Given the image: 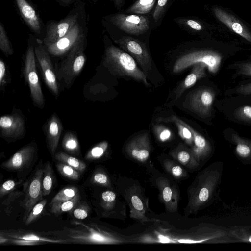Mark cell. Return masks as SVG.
I'll use <instances>...</instances> for the list:
<instances>
[{
	"label": "cell",
	"mask_w": 251,
	"mask_h": 251,
	"mask_svg": "<svg viewBox=\"0 0 251 251\" xmlns=\"http://www.w3.org/2000/svg\"><path fill=\"white\" fill-rule=\"evenodd\" d=\"M84 35L76 23L64 36L57 41L45 46L49 53L54 56H61L69 51L77 41Z\"/></svg>",
	"instance_id": "13"
},
{
	"label": "cell",
	"mask_w": 251,
	"mask_h": 251,
	"mask_svg": "<svg viewBox=\"0 0 251 251\" xmlns=\"http://www.w3.org/2000/svg\"><path fill=\"white\" fill-rule=\"evenodd\" d=\"M56 167L63 176L73 180H77L79 179L80 173L72 167L60 162L56 164Z\"/></svg>",
	"instance_id": "35"
},
{
	"label": "cell",
	"mask_w": 251,
	"mask_h": 251,
	"mask_svg": "<svg viewBox=\"0 0 251 251\" xmlns=\"http://www.w3.org/2000/svg\"><path fill=\"white\" fill-rule=\"evenodd\" d=\"M129 205L130 216L142 222L147 221L148 218L145 215L143 203L140 197L136 194L130 195Z\"/></svg>",
	"instance_id": "26"
},
{
	"label": "cell",
	"mask_w": 251,
	"mask_h": 251,
	"mask_svg": "<svg viewBox=\"0 0 251 251\" xmlns=\"http://www.w3.org/2000/svg\"><path fill=\"white\" fill-rule=\"evenodd\" d=\"M34 51L46 85L53 95L57 97L59 94V87L49 53L41 42L35 46Z\"/></svg>",
	"instance_id": "11"
},
{
	"label": "cell",
	"mask_w": 251,
	"mask_h": 251,
	"mask_svg": "<svg viewBox=\"0 0 251 251\" xmlns=\"http://www.w3.org/2000/svg\"><path fill=\"white\" fill-rule=\"evenodd\" d=\"M108 20L121 30L134 35L144 33L150 26L149 18L141 15L113 14L109 17Z\"/></svg>",
	"instance_id": "7"
},
{
	"label": "cell",
	"mask_w": 251,
	"mask_h": 251,
	"mask_svg": "<svg viewBox=\"0 0 251 251\" xmlns=\"http://www.w3.org/2000/svg\"><path fill=\"white\" fill-rule=\"evenodd\" d=\"M248 240H249V241L251 242V236L249 237V238L248 239Z\"/></svg>",
	"instance_id": "52"
},
{
	"label": "cell",
	"mask_w": 251,
	"mask_h": 251,
	"mask_svg": "<svg viewBox=\"0 0 251 251\" xmlns=\"http://www.w3.org/2000/svg\"><path fill=\"white\" fill-rule=\"evenodd\" d=\"M115 6L118 8H120L124 4V0H113Z\"/></svg>",
	"instance_id": "51"
},
{
	"label": "cell",
	"mask_w": 251,
	"mask_h": 251,
	"mask_svg": "<svg viewBox=\"0 0 251 251\" xmlns=\"http://www.w3.org/2000/svg\"><path fill=\"white\" fill-rule=\"evenodd\" d=\"M164 166L166 170L176 178L182 177L186 175L183 168L172 160L169 159L165 160Z\"/></svg>",
	"instance_id": "38"
},
{
	"label": "cell",
	"mask_w": 251,
	"mask_h": 251,
	"mask_svg": "<svg viewBox=\"0 0 251 251\" xmlns=\"http://www.w3.org/2000/svg\"><path fill=\"white\" fill-rule=\"evenodd\" d=\"M83 35L69 51L57 71V75L67 86H70L81 72L86 62Z\"/></svg>",
	"instance_id": "4"
},
{
	"label": "cell",
	"mask_w": 251,
	"mask_h": 251,
	"mask_svg": "<svg viewBox=\"0 0 251 251\" xmlns=\"http://www.w3.org/2000/svg\"><path fill=\"white\" fill-rule=\"evenodd\" d=\"M34 146L26 145L3 162L1 167L10 171H22L28 167L33 160L35 152Z\"/></svg>",
	"instance_id": "15"
},
{
	"label": "cell",
	"mask_w": 251,
	"mask_h": 251,
	"mask_svg": "<svg viewBox=\"0 0 251 251\" xmlns=\"http://www.w3.org/2000/svg\"><path fill=\"white\" fill-rule=\"evenodd\" d=\"M168 0H158L155 10L153 13V18L155 21H158L162 15L165 9Z\"/></svg>",
	"instance_id": "45"
},
{
	"label": "cell",
	"mask_w": 251,
	"mask_h": 251,
	"mask_svg": "<svg viewBox=\"0 0 251 251\" xmlns=\"http://www.w3.org/2000/svg\"><path fill=\"white\" fill-rule=\"evenodd\" d=\"M235 117L239 120L251 121V106L246 105L238 108L234 113Z\"/></svg>",
	"instance_id": "41"
},
{
	"label": "cell",
	"mask_w": 251,
	"mask_h": 251,
	"mask_svg": "<svg viewBox=\"0 0 251 251\" xmlns=\"http://www.w3.org/2000/svg\"><path fill=\"white\" fill-rule=\"evenodd\" d=\"M213 10L216 17L221 22L234 32L251 42V34L234 17L218 8H215Z\"/></svg>",
	"instance_id": "21"
},
{
	"label": "cell",
	"mask_w": 251,
	"mask_h": 251,
	"mask_svg": "<svg viewBox=\"0 0 251 251\" xmlns=\"http://www.w3.org/2000/svg\"><path fill=\"white\" fill-rule=\"evenodd\" d=\"M54 173L49 162H46L44 167L42 179V190L43 196H48L51 192L54 183Z\"/></svg>",
	"instance_id": "30"
},
{
	"label": "cell",
	"mask_w": 251,
	"mask_h": 251,
	"mask_svg": "<svg viewBox=\"0 0 251 251\" xmlns=\"http://www.w3.org/2000/svg\"><path fill=\"white\" fill-rule=\"evenodd\" d=\"M44 168L39 167L35 171L30 180L26 184L23 207L25 209V218L34 205L43 200L42 179Z\"/></svg>",
	"instance_id": "10"
},
{
	"label": "cell",
	"mask_w": 251,
	"mask_h": 251,
	"mask_svg": "<svg viewBox=\"0 0 251 251\" xmlns=\"http://www.w3.org/2000/svg\"><path fill=\"white\" fill-rule=\"evenodd\" d=\"M108 147L106 141L101 142L91 148L85 155V158L89 160L99 159L105 153Z\"/></svg>",
	"instance_id": "37"
},
{
	"label": "cell",
	"mask_w": 251,
	"mask_h": 251,
	"mask_svg": "<svg viewBox=\"0 0 251 251\" xmlns=\"http://www.w3.org/2000/svg\"><path fill=\"white\" fill-rule=\"evenodd\" d=\"M47 203V200L43 199L34 205L25 219V225L31 224L41 215Z\"/></svg>",
	"instance_id": "34"
},
{
	"label": "cell",
	"mask_w": 251,
	"mask_h": 251,
	"mask_svg": "<svg viewBox=\"0 0 251 251\" xmlns=\"http://www.w3.org/2000/svg\"><path fill=\"white\" fill-rule=\"evenodd\" d=\"M89 207L86 203H83L76 206L72 210L74 216L78 220L87 218L89 212Z\"/></svg>",
	"instance_id": "40"
},
{
	"label": "cell",
	"mask_w": 251,
	"mask_h": 251,
	"mask_svg": "<svg viewBox=\"0 0 251 251\" xmlns=\"http://www.w3.org/2000/svg\"><path fill=\"white\" fill-rule=\"evenodd\" d=\"M62 146L64 150L70 153L78 154L79 153V142L76 136L73 132H68L65 133Z\"/></svg>",
	"instance_id": "29"
},
{
	"label": "cell",
	"mask_w": 251,
	"mask_h": 251,
	"mask_svg": "<svg viewBox=\"0 0 251 251\" xmlns=\"http://www.w3.org/2000/svg\"><path fill=\"white\" fill-rule=\"evenodd\" d=\"M159 121L163 122H172L176 125L178 133L180 137L187 144L192 146L194 142V137L190 129L185 125L184 122L175 116H172L167 118H159Z\"/></svg>",
	"instance_id": "25"
},
{
	"label": "cell",
	"mask_w": 251,
	"mask_h": 251,
	"mask_svg": "<svg viewBox=\"0 0 251 251\" xmlns=\"http://www.w3.org/2000/svg\"><path fill=\"white\" fill-rule=\"evenodd\" d=\"M80 199L79 192L72 199L50 205V210L56 215L72 211L77 206Z\"/></svg>",
	"instance_id": "28"
},
{
	"label": "cell",
	"mask_w": 251,
	"mask_h": 251,
	"mask_svg": "<svg viewBox=\"0 0 251 251\" xmlns=\"http://www.w3.org/2000/svg\"><path fill=\"white\" fill-rule=\"evenodd\" d=\"M184 23L188 27L194 30H200L202 28L201 25L198 22L193 20H186L184 21Z\"/></svg>",
	"instance_id": "50"
},
{
	"label": "cell",
	"mask_w": 251,
	"mask_h": 251,
	"mask_svg": "<svg viewBox=\"0 0 251 251\" xmlns=\"http://www.w3.org/2000/svg\"><path fill=\"white\" fill-rule=\"evenodd\" d=\"M62 128L60 120L56 114L53 113L49 119L45 126L48 147L53 157L58 146Z\"/></svg>",
	"instance_id": "19"
},
{
	"label": "cell",
	"mask_w": 251,
	"mask_h": 251,
	"mask_svg": "<svg viewBox=\"0 0 251 251\" xmlns=\"http://www.w3.org/2000/svg\"><path fill=\"white\" fill-rule=\"evenodd\" d=\"M215 96L214 92L210 88L205 87L196 90L190 98L191 109L202 117L209 116L212 111Z\"/></svg>",
	"instance_id": "12"
},
{
	"label": "cell",
	"mask_w": 251,
	"mask_h": 251,
	"mask_svg": "<svg viewBox=\"0 0 251 251\" xmlns=\"http://www.w3.org/2000/svg\"><path fill=\"white\" fill-rule=\"evenodd\" d=\"M155 2L156 0H138L126 11L138 14H146L152 9Z\"/></svg>",
	"instance_id": "31"
},
{
	"label": "cell",
	"mask_w": 251,
	"mask_h": 251,
	"mask_svg": "<svg viewBox=\"0 0 251 251\" xmlns=\"http://www.w3.org/2000/svg\"><path fill=\"white\" fill-rule=\"evenodd\" d=\"M24 194V193L19 191H12L8 194L7 198L2 202V204L9 207L11 203H12L15 200Z\"/></svg>",
	"instance_id": "46"
},
{
	"label": "cell",
	"mask_w": 251,
	"mask_h": 251,
	"mask_svg": "<svg viewBox=\"0 0 251 251\" xmlns=\"http://www.w3.org/2000/svg\"><path fill=\"white\" fill-rule=\"evenodd\" d=\"M116 195L110 190L103 192L101 196V205L105 209L109 210L113 207Z\"/></svg>",
	"instance_id": "39"
},
{
	"label": "cell",
	"mask_w": 251,
	"mask_h": 251,
	"mask_svg": "<svg viewBox=\"0 0 251 251\" xmlns=\"http://www.w3.org/2000/svg\"><path fill=\"white\" fill-rule=\"evenodd\" d=\"M171 154L176 160L188 168H195L199 165L191 150L183 145L178 146Z\"/></svg>",
	"instance_id": "24"
},
{
	"label": "cell",
	"mask_w": 251,
	"mask_h": 251,
	"mask_svg": "<svg viewBox=\"0 0 251 251\" xmlns=\"http://www.w3.org/2000/svg\"><path fill=\"white\" fill-rule=\"evenodd\" d=\"M103 64L115 75L130 77L146 86L150 84L147 75L138 68L134 58L113 45L106 49Z\"/></svg>",
	"instance_id": "1"
},
{
	"label": "cell",
	"mask_w": 251,
	"mask_h": 251,
	"mask_svg": "<svg viewBox=\"0 0 251 251\" xmlns=\"http://www.w3.org/2000/svg\"><path fill=\"white\" fill-rule=\"evenodd\" d=\"M221 59L219 54L212 51L191 52L182 55L176 60L173 72L178 73L196 63H203L206 65L210 72L216 73L219 70Z\"/></svg>",
	"instance_id": "5"
},
{
	"label": "cell",
	"mask_w": 251,
	"mask_h": 251,
	"mask_svg": "<svg viewBox=\"0 0 251 251\" xmlns=\"http://www.w3.org/2000/svg\"><path fill=\"white\" fill-rule=\"evenodd\" d=\"M232 140L236 143V151L241 157L247 158L251 155V142L244 140L235 133L232 135Z\"/></svg>",
	"instance_id": "32"
},
{
	"label": "cell",
	"mask_w": 251,
	"mask_h": 251,
	"mask_svg": "<svg viewBox=\"0 0 251 251\" xmlns=\"http://www.w3.org/2000/svg\"><path fill=\"white\" fill-rule=\"evenodd\" d=\"M20 13L32 31L40 33L41 26L39 19L33 7L26 0H15Z\"/></svg>",
	"instance_id": "22"
},
{
	"label": "cell",
	"mask_w": 251,
	"mask_h": 251,
	"mask_svg": "<svg viewBox=\"0 0 251 251\" xmlns=\"http://www.w3.org/2000/svg\"><path fill=\"white\" fill-rule=\"evenodd\" d=\"M93 1H96V0H93Z\"/></svg>",
	"instance_id": "53"
},
{
	"label": "cell",
	"mask_w": 251,
	"mask_h": 251,
	"mask_svg": "<svg viewBox=\"0 0 251 251\" xmlns=\"http://www.w3.org/2000/svg\"><path fill=\"white\" fill-rule=\"evenodd\" d=\"M0 127L2 136L7 138H18L25 131L24 120L18 114L2 116L0 118Z\"/></svg>",
	"instance_id": "16"
},
{
	"label": "cell",
	"mask_w": 251,
	"mask_h": 251,
	"mask_svg": "<svg viewBox=\"0 0 251 251\" xmlns=\"http://www.w3.org/2000/svg\"><path fill=\"white\" fill-rule=\"evenodd\" d=\"M154 129L158 139L162 142L169 140L172 136L170 130L163 126H156L154 127Z\"/></svg>",
	"instance_id": "43"
},
{
	"label": "cell",
	"mask_w": 251,
	"mask_h": 251,
	"mask_svg": "<svg viewBox=\"0 0 251 251\" xmlns=\"http://www.w3.org/2000/svg\"><path fill=\"white\" fill-rule=\"evenodd\" d=\"M156 182L167 210L171 212L176 211L179 201L177 190L165 178L159 177Z\"/></svg>",
	"instance_id": "18"
},
{
	"label": "cell",
	"mask_w": 251,
	"mask_h": 251,
	"mask_svg": "<svg viewBox=\"0 0 251 251\" xmlns=\"http://www.w3.org/2000/svg\"><path fill=\"white\" fill-rule=\"evenodd\" d=\"M35 55L33 46H30L25 55L24 75L25 80L29 85L34 104L38 107H43L45 99L37 75Z\"/></svg>",
	"instance_id": "6"
},
{
	"label": "cell",
	"mask_w": 251,
	"mask_h": 251,
	"mask_svg": "<svg viewBox=\"0 0 251 251\" xmlns=\"http://www.w3.org/2000/svg\"><path fill=\"white\" fill-rule=\"evenodd\" d=\"M5 236L7 243L17 245L32 246L43 243H63L69 242L66 240L50 238L39 233L23 229L1 231L0 233Z\"/></svg>",
	"instance_id": "8"
},
{
	"label": "cell",
	"mask_w": 251,
	"mask_h": 251,
	"mask_svg": "<svg viewBox=\"0 0 251 251\" xmlns=\"http://www.w3.org/2000/svg\"><path fill=\"white\" fill-rule=\"evenodd\" d=\"M218 171L206 170L201 173L188 190V203L185 214L194 213L209 200L218 182Z\"/></svg>",
	"instance_id": "2"
},
{
	"label": "cell",
	"mask_w": 251,
	"mask_h": 251,
	"mask_svg": "<svg viewBox=\"0 0 251 251\" xmlns=\"http://www.w3.org/2000/svg\"><path fill=\"white\" fill-rule=\"evenodd\" d=\"M78 193V189L74 186L68 187L61 189L51 200L50 206L73 198Z\"/></svg>",
	"instance_id": "33"
},
{
	"label": "cell",
	"mask_w": 251,
	"mask_h": 251,
	"mask_svg": "<svg viewBox=\"0 0 251 251\" xmlns=\"http://www.w3.org/2000/svg\"><path fill=\"white\" fill-rule=\"evenodd\" d=\"M6 68L4 62L0 60V87L4 88L6 85Z\"/></svg>",
	"instance_id": "47"
},
{
	"label": "cell",
	"mask_w": 251,
	"mask_h": 251,
	"mask_svg": "<svg viewBox=\"0 0 251 251\" xmlns=\"http://www.w3.org/2000/svg\"><path fill=\"white\" fill-rule=\"evenodd\" d=\"M115 42L135 59L147 75L151 69V60L145 45L129 36H123Z\"/></svg>",
	"instance_id": "9"
},
{
	"label": "cell",
	"mask_w": 251,
	"mask_h": 251,
	"mask_svg": "<svg viewBox=\"0 0 251 251\" xmlns=\"http://www.w3.org/2000/svg\"><path fill=\"white\" fill-rule=\"evenodd\" d=\"M20 183L14 180L9 179L5 181L0 187V197L7 195L13 191L16 186Z\"/></svg>",
	"instance_id": "42"
},
{
	"label": "cell",
	"mask_w": 251,
	"mask_h": 251,
	"mask_svg": "<svg viewBox=\"0 0 251 251\" xmlns=\"http://www.w3.org/2000/svg\"><path fill=\"white\" fill-rule=\"evenodd\" d=\"M239 67L240 74L251 76V62L242 63Z\"/></svg>",
	"instance_id": "48"
},
{
	"label": "cell",
	"mask_w": 251,
	"mask_h": 251,
	"mask_svg": "<svg viewBox=\"0 0 251 251\" xmlns=\"http://www.w3.org/2000/svg\"><path fill=\"white\" fill-rule=\"evenodd\" d=\"M238 93L249 95L251 94V83L240 86L236 90Z\"/></svg>",
	"instance_id": "49"
},
{
	"label": "cell",
	"mask_w": 251,
	"mask_h": 251,
	"mask_svg": "<svg viewBox=\"0 0 251 251\" xmlns=\"http://www.w3.org/2000/svg\"><path fill=\"white\" fill-rule=\"evenodd\" d=\"M184 124L190 129L193 134L194 142L191 150L199 162L207 156L211 150L210 145L204 137L196 131L187 123L184 122Z\"/></svg>",
	"instance_id": "23"
},
{
	"label": "cell",
	"mask_w": 251,
	"mask_h": 251,
	"mask_svg": "<svg viewBox=\"0 0 251 251\" xmlns=\"http://www.w3.org/2000/svg\"><path fill=\"white\" fill-rule=\"evenodd\" d=\"M73 228H65L64 231L69 242L81 244H113L118 242L114 236L95 223H85L73 221Z\"/></svg>",
	"instance_id": "3"
},
{
	"label": "cell",
	"mask_w": 251,
	"mask_h": 251,
	"mask_svg": "<svg viewBox=\"0 0 251 251\" xmlns=\"http://www.w3.org/2000/svg\"><path fill=\"white\" fill-rule=\"evenodd\" d=\"M151 150L148 134L144 133L133 138L126 145V150L132 158L144 162L149 158Z\"/></svg>",
	"instance_id": "17"
},
{
	"label": "cell",
	"mask_w": 251,
	"mask_h": 251,
	"mask_svg": "<svg viewBox=\"0 0 251 251\" xmlns=\"http://www.w3.org/2000/svg\"><path fill=\"white\" fill-rule=\"evenodd\" d=\"M77 14L69 15L58 23L50 24L43 40L45 46L54 43L64 36L77 23Z\"/></svg>",
	"instance_id": "14"
},
{
	"label": "cell",
	"mask_w": 251,
	"mask_h": 251,
	"mask_svg": "<svg viewBox=\"0 0 251 251\" xmlns=\"http://www.w3.org/2000/svg\"><path fill=\"white\" fill-rule=\"evenodd\" d=\"M0 49L6 56L13 54L12 46L6 34L4 27L1 22L0 23Z\"/></svg>",
	"instance_id": "36"
},
{
	"label": "cell",
	"mask_w": 251,
	"mask_h": 251,
	"mask_svg": "<svg viewBox=\"0 0 251 251\" xmlns=\"http://www.w3.org/2000/svg\"><path fill=\"white\" fill-rule=\"evenodd\" d=\"M206 65L203 63H198L193 65L191 72L176 89L174 100L179 98L186 89L194 85L199 79L206 76Z\"/></svg>",
	"instance_id": "20"
},
{
	"label": "cell",
	"mask_w": 251,
	"mask_h": 251,
	"mask_svg": "<svg viewBox=\"0 0 251 251\" xmlns=\"http://www.w3.org/2000/svg\"><path fill=\"white\" fill-rule=\"evenodd\" d=\"M54 157L58 162L66 164L81 173H83L87 167L86 164L81 160L62 151H60L55 154Z\"/></svg>",
	"instance_id": "27"
},
{
	"label": "cell",
	"mask_w": 251,
	"mask_h": 251,
	"mask_svg": "<svg viewBox=\"0 0 251 251\" xmlns=\"http://www.w3.org/2000/svg\"><path fill=\"white\" fill-rule=\"evenodd\" d=\"M91 181L94 183L102 186H108L109 184L107 176L102 172L98 171L92 176Z\"/></svg>",
	"instance_id": "44"
}]
</instances>
